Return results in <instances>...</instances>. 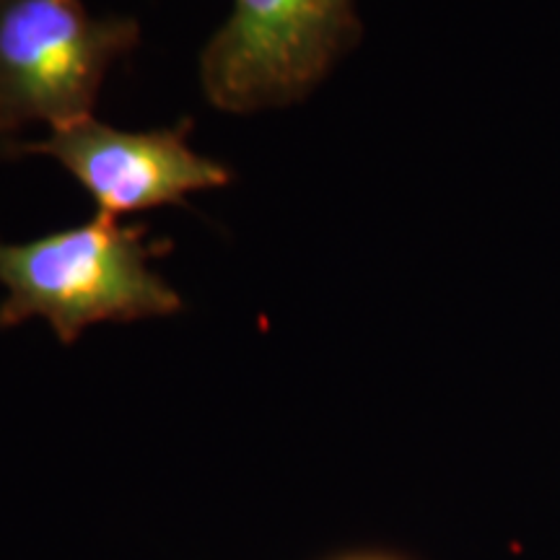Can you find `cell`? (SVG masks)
<instances>
[{
  "instance_id": "cell-6",
  "label": "cell",
  "mask_w": 560,
  "mask_h": 560,
  "mask_svg": "<svg viewBox=\"0 0 560 560\" xmlns=\"http://www.w3.org/2000/svg\"><path fill=\"white\" fill-rule=\"evenodd\" d=\"M346 560H392V558H382V556H359V558H346Z\"/></svg>"
},
{
  "instance_id": "cell-3",
  "label": "cell",
  "mask_w": 560,
  "mask_h": 560,
  "mask_svg": "<svg viewBox=\"0 0 560 560\" xmlns=\"http://www.w3.org/2000/svg\"><path fill=\"white\" fill-rule=\"evenodd\" d=\"M361 34L353 0H234L200 58L208 102L231 115L304 100Z\"/></svg>"
},
{
  "instance_id": "cell-2",
  "label": "cell",
  "mask_w": 560,
  "mask_h": 560,
  "mask_svg": "<svg viewBox=\"0 0 560 560\" xmlns=\"http://www.w3.org/2000/svg\"><path fill=\"white\" fill-rule=\"evenodd\" d=\"M138 42L136 19H96L81 0H0V138L91 120L109 68Z\"/></svg>"
},
{
  "instance_id": "cell-4",
  "label": "cell",
  "mask_w": 560,
  "mask_h": 560,
  "mask_svg": "<svg viewBox=\"0 0 560 560\" xmlns=\"http://www.w3.org/2000/svg\"><path fill=\"white\" fill-rule=\"evenodd\" d=\"M190 120L166 130L128 132L96 120L52 130L39 143L16 145V156H50L73 174L112 219L138 210L185 202L190 192L231 182L219 161L200 156L187 143Z\"/></svg>"
},
{
  "instance_id": "cell-1",
  "label": "cell",
  "mask_w": 560,
  "mask_h": 560,
  "mask_svg": "<svg viewBox=\"0 0 560 560\" xmlns=\"http://www.w3.org/2000/svg\"><path fill=\"white\" fill-rule=\"evenodd\" d=\"M170 249L166 240L145 242V226H122L107 213L39 240L0 242V327L39 317L70 346L102 322L177 314L182 296L151 268Z\"/></svg>"
},
{
  "instance_id": "cell-5",
  "label": "cell",
  "mask_w": 560,
  "mask_h": 560,
  "mask_svg": "<svg viewBox=\"0 0 560 560\" xmlns=\"http://www.w3.org/2000/svg\"><path fill=\"white\" fill-rule=\"evenodd\" d=\"M9 156H16V145H13L11 140L0 138V159H9Z\"/></svg>"
}]
</instances>
